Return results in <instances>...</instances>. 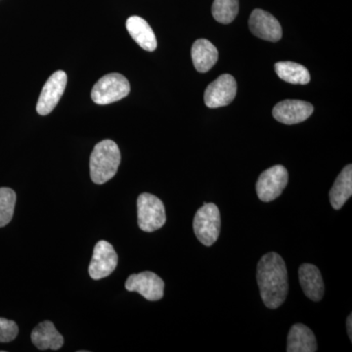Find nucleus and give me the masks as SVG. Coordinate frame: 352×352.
I'll list each match as a JSON object with an SVG mask.
<instances>
[{
	"label": "nucleus",
	"mask_w": 352,
	"mask_h": 352,
	"mask_svg": "<svg viewBox=\"0 0 352 352\" xmlns=\"http://www.w3.org/2000/svg\"><path fill=\"white\" fill-rule=\"evenodd\" d=\"M256 279L261 300L270 309L283 305L288 295V272L283 258L276 252L264 254L258 264Z\"/></svg>",
	"instance_id": "nucleus-1"
},
{
	"label": "nucleus",
	"mask_w": 352,
	"mask_h": 352,
	"mask_svg": "<svg viewBox=\"0 0 352 352\" xmlns=\"http://www.w3.org/2000/svg\"><path fill=\"white\" fill-rule=\"evenodd\" d=\"M120 164V152L117 143L110 139L95 145L90 156V177L95 184H104L112 179Z\"/></svg>",
	"instance_id": "nucleus-2"
},
{
	"label": "nucleus",
	"mask_w": 352,
	"mask_h": 352,
	"mask_svg": "<svg viewBox=\"0 0 352 352\" xmlns=\"http://www.w3.org/2000/svg\"><path fill=\"white\" fill-rule=\"evenodd\" d=\"M131 92V85L126 76L118 73L102 76L95 83L91 91V98L98 105H108L122 100Z\"/></svg>",
	"instance_id": "nucleus-3"
},
{
	"label": "nucleus",
	"mask_w": 352,
	"mask_h": 352,
	"mask_svg": "<svg viewBox=\"0 0 352 352\" xmlns=\"http://www.w3.org/2000/svg\"><path fill=\"white\" fill-rule=\"evenodd\" d=\"M194 232L201 244L210 247L219 239L221 219L219 208L214 204H204L194 217Z\"/></svg>",
	"instance_id": "nucleus-4"
},
{
	"label": "nucleus",
	"mask_w": 352,
	"mask_h": 352,
	"mask_svg": "<svg viewBox=\"0 0 352 352\" xmlns=\"http://www.w3.org/2000/svg\"><path fill=\"white\" fill-rule=\"evenodd\" d=\"M139 228L145 232H154L166 221V208L157 197L143 193L138 199Z\"/></svg>",
	"instance_id": "nucleus-5"
},
{
	"label": "nucleus",
	"mask_w": 352,
	"mask_h": 352,
	"mask_svg": "<svg viewBox=\"0 0 352 352\" xmlns=\"http://www.w3.org/2000/svg\"><path fill=\"white\" fill-rule=\"evenodd\" d=\"M288 170L283 166H272L268 170H264L256 182V193L259 200L272 201L281 196L285 188L288 185Z\"/></svg>",
	"instance_id": "nucleus-6"
},
{
	"label": "nucleus",
	"mask_w": 352,
	"mask_h": 352,
	"mask_svg": "<svg viewBox=\"0 0 352 352\" xmlns=\"http://www.w3.org/2000/svg\"><path fill=\"white\" fill-rule=\"evenodd\" d=\"M119 258L113 245L107 241H99L95 245L88 272L92 279L100 280L112 274L117 268Z\"/></svg>",
	"instance_id": "nucleus-7"
},
{
	"label": "nucleus",
	"mask_w": 352,
	"mask_h": 352,
	"mask_svg": "<svg viewBox=\"0 0 352 352\" xmlns=\"http://www.w3.org/2000/svg\"><path fill=\"white\" fill-rule=\"evenodd\" d=\"M67 82H68V76L63 71L55 72L48 78L41 90L38 104H36V112L39 115H50L54 110L60 99L63 96Z\"/></svg>",
	"instance_id": "nucleus-8"
},
{
	"label": "nucleus",
	"mask_w": 352,
	"mask_h": 352,
	"mask_svg": "<svg viewBox=\"0 0 352 352\" xmlns=\"http://www.w3.org/2000/svg\"><path fill=\"white\" fill-rule=\"evenodd\" d=\"M126 289L140 294L150 302H157L164 296V282L156 273L144 271L127 278Z\"/></svg>",
	"instance_id": "nucleus-9"
},
{
	"label": "nucleus",
	"mask_w": 352,
	"mask_h": 352,
	"mask_svg": "<svg viewBox=\"0 0 352 352\" xmlns=\"http://www.w3.org/2000/svg\"><path fill=\"white\" fill-rule=\"evenodd\" d=\"M237 94V82L233 76H220L207 87L205 103L208 108H219L229 105Z\"/></svg>",
	"instance_id": "nucleus-10"
},
{
	"label": "nucleus",
	"mask_w": 352,
	"mask_h": 352,
	"mask_svg": "<svg viewBox=\"0 0 352 352\" xmlns=\"http://www.w3.org/2000/svg\"><path fill=\"white\" fill-rule=\"evenodd\" d=\"M250 30L254 36L264 41L276 43L282 38V27L274 16L261 9H254L249 20Z\"/></svg>",
	"instance_id": "nucleus-11"
},
{
	"label": "nucleus",
	"mask_w": 352,
	"mask_h": 352,
	"mask_svg": "<svg viewBox=\"0 0 352 352\" xmlns=\"http://www.w3.org/2000/svg\"><path fill=\"white\" fill-rule=\"evenodd\" d=\"M314 108L308 102L285 100L273 108L274 119L284 124H296L307 120L314 113Z\"/></svg>",
	"instance_id": "nucleus-12"
},
{
	"label": "nucleus",
	"mask_w": 352,
	"mask_h": 352,
	"mask_svg": "<svg viewBox=\"0 0 352 352\" xmlns=\"http://www.w3.org/2000/svg\"><path fill=\"white\" fill-rule=\"evenodd\" d=\"M300 286L305 296L314 302H319L325 293V285L320 270L314 264L305 263L298 270Z\"/></svg>",
	"instance_id": "nucleus-13"
},
{
	"label": "nucleus",
	"mask_w": 352,
	"mask_h": 352,
	"mask_svg": "<svg viewBox=\"0 0 352 352\" xmlns=\"http://www.w3.org/2000/svg\"><path fill=\"white\" fill-rule=\"evenodd\" d=\"M32 342L39 351H58L64 344V338L51 321L39 323L32 332Z\"/></svg>",
	"instance_id": "nucleus-14"
},
{
	"label": "nucleus",
	"mask_w": 352,
	"mask_h": 352,
	"mask_svg": "<svg viewBox=\"0 0 352 352\" xmlns=\"http://www.w3.org/2000/svg\"><path fill=\"white\" fill-rule=\"evenodd\" d=\"M126 30L141 48L150 52L156 50V36L147 21L138 16H131L126 21Z\"/></svg>",
	"instance_id": "nucleus-15"
},
{
	"label": "nucleus",
	"mask_w": 352,
	"mask_h": 352,
	"mask_svg": "<svg viewBox=\"0 0 352 352\" xmlns=\"http://www.w3.org/2000/svg\"><path fill=\"white\" fill-rule=\"evenodd\" d=\"M192 60L199 73H207L217 64L219 51L208 39H197L192 46Z\"/></svg>",
	"instance_id": "nucleus-16"
},
{
	"label": "nucleus",
	"mask_w": 352,
	"mask_h": 352,
	"mask_svg": "<svg viewBox=\"0 0 352 352\" xmlns=\"http://www.w3.org/2000/svg\"><path fill=\"white\" fill-rule=\"evenodd\" d=\"M287 351H317L316 338H315L314 332L303 324H295L289 332Z\"/></svg>",
	"instance_id": "nucleus-17"
},
{
	"label": "nucleus",
	"mask_w": 352,
	"mask_h": 352,
	"mask_svg": "<svg viewBox=\"0 0 352 352\" xmlns=\"http://www.w3.org/2000/svg\"><path fill=\"white\" fill-rule=\"evenodd\" d=\"M352 195V166L349 164L336 179L330 191V203L335 210H340Z\"/></svg>",
	"instance_id": "nucleus-18"
},
{
	"label": "nucleus",
	"mask_w": 352,
	"mask_h": 352,
	"mask_svg": "<svg viewBox=\"0 0 352 352\" xmlns=\"http://www.w3.org/2000/svg\"><path fill=\"white\" fill-rule=\"evenodd\" d=\"M275 71L281 80L293 85H307L310 82V74L302 65L295 62H278Z\"/></svg>",
	"instance_id": "nucleus-19"
},
{
	"label": "nucleus",
	"mask_w": 352,
	"mask_h": 352,
	"mask_svg": "<svg viewBox=\"0 0 352 352\" xmlns=\"http://www.w3.org/2000/svg\"><path fill=\"white\" fill-rule=\"evenodd\" d=\"M212 12L217 22L230 24L239 13V0H214Z\"/></svg>",
	"instance_id": "nucleus-20"
},
{
	"label": "nucleus",
	"mask_w": 352,
	"mask_h": 352,
	"mask_svg": "<svg viewBox=\"0 0 352 352\" xmlns=\"http://www.w3.org/2000/svg\"><path fill=\"white\" fill-rule=\"evenodd\" d=\"M16 200L17 196L14 190L7 187L0 188V228L12 220Z\"/></svg>",
	"instance_id": "nucleus-21"
},
{
	"label": "nucleus",
	"mask_w": 352,
	"mask_h": 352,
	"mask_svg": "<svg viewBox=\"0 0 352 352\" xmlns=\"http://www.w3.org/2000/svg\"><path fill=\"white\" fill-rule=\"evenodd\" d=\"M19 328L12 320L0 317V342H10L17 338Z\"/></svg>",
	"instance_id": "nucleus-22"
},
{
	"label": "nucleus",
	"mask_w": 352,
	"mask_h": 352,
	"mask_svg": "<svg viewBox=\"0 0 352 352\" xmlns=\"http://www.w3.org/2000/svg\"><path fill=\"white\" fill-rule=\"evenodd\" d=\"M346 327H347V333H349V339H352V316L351 314H349V316L347 317L346 320Z\"/></svg>",
	"instance_id": "nucleus-23"
}]
</instances>
